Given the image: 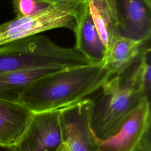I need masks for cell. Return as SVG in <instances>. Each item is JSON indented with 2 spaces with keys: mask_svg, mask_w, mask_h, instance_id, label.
I'll return each mask as SVG.
<instances>
[{
  "mask_svg": "<svg viewBox=\"0 0 151 151\" xmlns=\"http://www.w3.org/2000/svg\"><path fill=\"white\" fill-rule=\"evenodd\" d=\"M111 77L103 63L63 68L34 81L19 103L33 113L60 110L89 98Z\"/></svg>",
  "mask_w": 151,
  "mask_h": 151,
  "instance_id": "cell-1",
  "label": "cell"
},
{
  "mask_svg": "<svg viewBox=\"0 0 151 151\" xmlns=\"http://www.w3.org/2000/svg\"><path fill=\"white\" fill-rule=\"evenodd\" d=\"M85 62L84 57L74 47L60 46L40 34L0 46V74L24 69L65 68Z\"/></svg>",
  "mask_w": 151,
  "mask_h": 151,
  "instance_id": "cell-2",
  "label": "cell"
},
{
  "mask_svg": "<svg viewBox=\"0 0 151 151\" xmlns=\"http://www.w3.org/2000/svg\"><path fill=\"white\" fill-rule=\"evenodd\" d=\"M97 92V95L90 98V124L92 134L99 140L106 139L116 133L127 116L146 97L120 76L110 78Z\"/></svg>",
  "mask_w": 151,
  "mask_h": 151,
  "instance_id": "cell-3",
  "label": "cell"
},
{
  "mask_svg": "<svg viewBox=\"0 0 151 151\" xmlns=\"http://www.w3.org/2000/svg\"><path fill=\"white\" fill-rule=\"evenodd\" d=\"M84 3L57 4L41 14L16 17L0 24V46L55 28L74 31L77 15Z\"/></svg>",
  "mask_w": 151,
  "mask_h": 151,
  "instance_id": "cell-4",
  "label": "cell"
},
{
  "mask_svg": "<svg viewBox=\"0 0 151 151\" xmlns=\"http://www.w3.org/2000/svg\"><path fill=\"white\" fill-rule=\"evenodd\" d=\"M64 142L60 110L33 113L14 151H57Z\"/></svg>",
  "mask_w": 151,
  "mask_h": 151,
  "instance_id": "cell-5",
  "label": "cell"
},
{
  "mask_svg": "<svg viewBox=\"0 0 151 151\" xmlns=\"http://www.w3.org/2000/svg\"><path fill=\"white\" fill-rule=\"evenodd\" d=\"M150 99L143 97L112 136L99 140L94 136L97 151H134L150 130Z\"/></svg>",
  "mask_w": 151,
  "mask_h": 151,
  "instance_id": "cell-6",
  "label": "cell"
},
{
  "mask_svg": "<svg viewBox=\"0 0 151 151\" xmlns=\"http://www.w3.org/2000/svg\"><path fill=\"white\" fill-rule=\"evenodd\" d=\"M91 107V100L87 98L60 110L64 142L70 151H97L90 129Z\"/></svg>",
  "mask_w": 151,
  "mask_h": 151,
  "instance_id": "cell-7",
  "label": "cell"
},
{
  "mask_svg": "<svg viewBox=\"0 0 151 151\" xmlns=\"http://www.w3.org/2000/svg\"><path fill=\"white\" fill-rule=\"evenodd\" d=\"M118 36L146 41L151 34L150 0H114Z\"/></svg>",
  "mask_w": 151,
  "mask_h": 151,
  "instance_id": "cell-8",
  "label": "cell"
},
{
  "mask_svg": "<svg viewBox=\"0 0 151 151\" xmlns=\"http://www.w3.org/2000/svg\"><path fill=\"white\" fill-rule=\"evenodd\" d=\"M74 32L76 43L73 47L91 63H103L107 48L98 32L87 1L77 15Z\"/></svg>",
  "mask_w": 151,
  "mask_h": 151,
  "instance_id": "cell-9",
  "label": "cell"
},
{
  "mask_svg": "<svg viewBox=\"0 0 151 151\" xmlns=\"http://www.w3.org/2000/svg\"><path fill=\"white\" fill-rule=\"evenodd\" d=\"M33 112L23 104L0 99V145L12 146L27 127Z\"/></svg>",
  "mask_w": 151,
  "mask_h": 151,
  "instance_id": "cell-10",
  "label": "cell"
},
{
  "mask_svg": "<svg viewBox=\"0 0 151 151\" xmlns=\"http://www.w3.org/2000/svg\"><path fill=\"white\" fill-rule=\"evenodd\" d=\"M63 68L19 70L0 74V99L19 103L24 91L37 80Z\"/></svg>",
  "mask_w": 151,
  "mask_h": 151,
  "instance_id": "cell-11",
  "label": "cell"
},
{
  "mask_svg": "<svg viewBox=\"0 0 151 151\" xmlns=\"http://www.w3.org/2000/svg\"><path fill=\"white\" fill-rule=\"evenodd\" d=\"M145 42L120 36L113 40L107 50L103 61L112 76H121L132 65L138 58Z\"/></svg>",
  "mask_w": 151,
  "mask_h": 151,
  "instance_id": "cell-12",
  "label": "cell"
},
{
  "mask_svg": "<svg viewBox=\"0 0 151 151\" xmlns=\"http://www.w3.org/2000/svg\"><path fill=\"white\" fill-rule=\"evenodd\" d=\"M89 11L107 50L118 36L114 0H87Z\"/></svg>",
  "mask_w": 151,
  "mask_h": 151,
  "instance_id": "cell-13",
  "label": "cell"
},
{
  "mask_svg": "<svg viewBox=\"0 0 151 151\" xmlns=\"http://www.w3.org/2000/svg\"><path fill=\"white\" fill-rule=\"evenodd\" d=\"M147 41H145L142 46L138 57L137 65L132 73L125 79L150 99L151 88L150 48L149 42L148 44H146Z\"/></svg>",
  "mask_w": 151,
  "mask_h": 151,
  "instance_id": "cell-14",
  "label": "cell"
},
{
  "mask_svg": "<svg viewBox=\"0 0 151 151\" xmlns=\"http://www.w3.org/2000/svg\"><path fill=\"white\" fill-rule=\"evenodd\" d=\"M54 5L43 0H12L13 10L16 17L35 15L51 8Z\"/></svg>",
  "mask_w": 151,
  "mask_h": 151,
  "instance_id": "cell-15",
  "label": "cell"
},
{
  "mask_svg": "<svg viewBox=\"0 0 151 151\" xmlns=\"http://www.w3.org/2000/svg\"><path fill=\"white\" fill-rule=\"evenodd\" d=\"M134 151H151L150 130L146 133Z\"/></svg>",
  "mask_w": 151,
  "mask_h": 151,
  "instance_id": "cell-16",
  "label": "cell"
},
{
  "mask_svg": "<svg viewBox=\"0 0 151 151\" xmlns=\"http://www.w3.org/2000/svg\"><path fill=\"white\" fill-rule=\"evenodd\" d=\"M52 5H57L65 3H74V4H82L85 2L87 0H43Z\"/></svg>",
  "mask_w": 151,
  "mask_h": 151,
  "instance_id": "cell-17",
  "label": "cell"
},
{
  "mask_svg": "<svg viewBox=\"0 0 151 151\" xmlns=\"http://www.w3.org/2000/svg\"><path fill=\"white\" fill-rule=\"evenodd\" d=\"M57 151H70L69 147L67 145V143L65 142H64L60 146L59 149H58Z\"/></svg>",
  "mask_w": 151,
  "mask_h": 151,
  "instance_id": "cell-18",
  "label": "cell"
},
{
  "mask_svg": "<svg viewBox=\"0 0 151 151\" xmlns=\"http://www.w3.org/2000/svg\"><path fill=\"white\" fill-rule=\"evenodd\" d=\"M0 151H14L12 146L0 145Z\"/></svg>",
  "mask_w": 151,
  "mask_h": 151,
  "instance_id": "cell-19",
  "label": "cell"
}]
</instances>
